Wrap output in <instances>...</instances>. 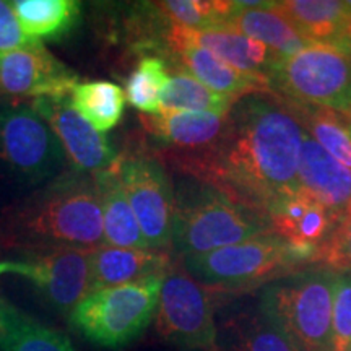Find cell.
Masks as SVG:
<instances>
[{"mask_svg": "<svg viewBox=\"0 0 351 351\" xmlns=\"http://www.w3.org/2000/svg\"><path fill=\"white\" fill-rule=\"evenodd\" d=\"M38 39L28 38L21 29L10 2L0 0V56L28 46Z\"/></svg>", "mask_w": 351, "mask_h": 351, "instance_id": "1f68e13d", "label": "cell"}, {"mask_svg": "<svg viewBox=\"0 0 351 351\" xmlns=\"http://www.w3.org/2000/svg\"><path fill=\"white\" fill-rule=\"evenodd\" d=\"M271 232L291 244L324 247L337 221L322 205L311 199L304 191L283 197L267 212Z\"/></svg>", "mask_w": 351, "mask_h": 351, "instance_id": "d6986e66", "label": "cell"}, {"mask_svg": "<svg viewBox=\"0 0 351 351\" xmlns=\"http://www.w3.org/2000/svg\"><path fill=\"white\" fill-rule=\"evenodd\" d=\"M166 59L173 60V65H178L204 83L205 86L212 88L217 93H221L228 98L238 101L243 96L252 93H267L270 90L269 82L265 78L247 75L232 69L215 57L212 52L202 49L195 44L184 41H168L166 43Z\"/></svg>", "mask_w": 351, "mask_h": 351, "instance_id": "e0dca14e", "label": "cell"}, {"mask_svg": "<svg viewBox=\"0 0 351 351\" xmlns=\"http://www.w3.org/2000/svg\"><path fill=\"white\" fill-rule=\"evenodd\" d=\"M140 124L152 145L148 148L165 166H173L186 178L200 179L226 137L230 112H171L140 116Z\"/></svg>", "mask_w": 351, "mask_h": 351, "instance_id": "ba28073f", "label": "cell"}, {"mask_svg": "<svg viewBox=\"0 0 351 351\" xmlns=\"http://www.w3.org/2000/svg\"><path fill=\"white\" fill-rule=\"evenodd\" d=\"M350 351H351V348H350Z\"/></svg>", "mask_w": 351, "mask_h": 351, "instance_id": "8d00e7d4", "label": "cell"}, {"mask_svg": "<svg viewBox=\"0 0 351 351\" xmlns=\"http://www.w3.org/2000/svg\"><path fill=\"white\" fill-rule=\"evenodd\" d=\"M234 103V99L205 86L178 65H173V73L160 96L161 111L171 112L228 114Z\"/></svg>", "mask_w": 351, "mask_h": 351, "instance_id": "484cf974", "label": "cell"}, {"mask_svg": "<svg viewBox=\"0 0 351 351\" xmlns=\"http://www.w3.org/2000/svg\"><path fill=\"white\" fill-rule=\"evenodd\" d=\"M168 41L195 44L202 49L212 52L215 57L231 65L232 69L247 73V75L265 78V80L269 77L271 65L280 59L265 44L232 32V29L223 28V26L186 29L171 23L168 33H166L165 44Z\"/></svg>", "mask_w": 351, "mask_h": 351, "instance_id": "2e32d148", "label": "cell"}, {"mask_svg": "<svg viewBox=\"0 0 351 351\" xmlns=\"http://www.w3.org/2000/svg\"><path fill=\"white\" fill-rule=\"evenodd\" d=\"M351 348V271H337L332 306V340L328 351Z\"/></svg>", "mask_w": 351, "mask_h": 351, "instance_id": "f546056e", "label": "cell"}, {"mask_svg": "<svg viewBox=\"0 0 351 351\" xmlns=\"http://www.w3.org/2000/svg\"><path fill=\"white\" fill-rule=\"evenodd\" d=\"M103 213L104 244L122 249L150 251L127 199L116 168L93 174Z\"/></svg>", "mask_w": 351, "mask_h": 351, "instance_id": "44dd1931", "label": "cell"}, {"mask_svg": "<svg viewBox=\"0 0 351 351\" xmlns=\"http://www.w3.org/2000/svg\"><path fill=\"white\" fill-rule=\"evenodd\" d=\"M335 276L322 265L280 276L261 289L258 309L301 351H328Z\"/></svg>", "mask_w": 351, "mask_h": 351, "instance_id": "5b68a950", "label": "cell"}, {"mask_svg": "<svg viewBox=\"0 0 351 351\" xmlns=\"http://www.w3.org/2000/svg\"><path fill=\"white\" fill-rule=\"evenodd\" d=\"M345 7H346V12H348V15H350V19H351V0H346Z\"/></svg>", "mask_w": 351, "mask_h": 351, "instance_id": "836d02e7", "label": "cell"}, {"mask_svg": "<svg viewBox=\"0 0 351 351\" xmlns=\"http://www.w3.org/2000/svg\"><path fill=\"white\" fill-rule=\"evenodd\" d=\"M8 271H10V263H8V261L0 262V275L8 274Z\"/></svg>", "mask_w": 351, "mask_h": 351, "instance_id": "d6a6232c", "label": "cell"}, {"mask_svg": "<svg viewBox=\"0 0 351 351\" xmlns=\"http://www.w3.org/2000/svg\"><path fill=\"white\" fill-rule=\"evenodd\" d=\"M77 73L47 51L43 41L0 56V98L12 103L47 96H69Z\"/></svg>", "mask_w": 351, "mask_h": 351, "instance_id": "4fadbf2b", "label": "cell"}, {"mask_svg": "<svg viewBox=\"0 0 351 351\" xmlns=\"http://www.w3.org/2000/svg\"><path fill=\"white\" fill-rule=\"evenodd\" d=\"M301 191L322 205L337 225L351 208V171L328 155L304 130L298 166Z\"/></svg>", "mask_w": 351, "mask_h": 351, "instance_id": "9a60e30c", "label": "cell"}, {"mask_svg": "<svg viewBox=\"0 0 351 351\" xmlns=\"http://www.w3.org/2000/svg\"><path fill=\"white\" fill-rule=\"evenodd\" d=\"M348 52H350V56H351V41L348 43Z\"/></svg>", "mask_w": 351, "mask_h": 351, "instance_id": "d590c367", "label": "cell"}, {"mask_svg": "<svg viewBox=\"0 0 351 351\" xmlns=\"http://www.w3.org/2000/svg\"><path fill=\"white\" fill-rule=\"evenodd\" d=\"M155 327L158 335L169 343L197 351H219L212 295L181 263H173L165 275Z\"/></svg>", "mask_w": 351, "mask_h": 351, "instance_id": "30bf717a", "label": "cell"}, {"mask_svg": "<svg viewBox=\"0 0 351 351\" xmlns=\"http://www.w3.org/2000/svg\"><path fill=\"white\" fill-rule=\"evenodd\" d=\"M226 341L230 351H301L258 306L230 320Z\"/></svg>", "mask_w": 351, "mask_h": 351, "instance_id": "83f0119b", "label": "cell"}, {"mask_svg": "<svg viewBox=\"0 0 351 351\" xmlns=\"http://www.w3.org/2000/svg\"><path fill=\"white\" fill-rule=\"evenodd\" d=\"M0 351H77L64 333L44 326L0 295Z\"/></svg>", "mask_w": 351, "mask_h": 351, "instance_id": "603a6c76", "label": "cell"}, {"mask_svg": "<svg viewBox=\"0 0 351 351\" xmlns=\"http://www.w3.org/2000/svg\"><path fill=\"white\" fill-rule=\"evenodd\" d=\"M285 101L302 129L328 155L351 171V116L327 108L298 104L288 99Z\"/></svg>", "mask_w": 351, "mask_h": 351, "instance_id": "cb8c5ba5", "label": "cell"}, {"mask_svg": "<svg viewBox=\"0 0 351 351\" xmlns=\"http://www.w3.org/2000/svg\"><path fill=\"white\" fill-rule=\"evenodd\" d=\"M181 265L208 291H245L280 276L322 265V249L291 244L269 232L200 256L182 257Z\"/></svg>", "mask_w": 351, "mask_h": 351, "instance_id": "277c9868", "label": "cell"}, {"mask_svg": "<svg viewBox=\"0 0 351 351\" xmlns=\"http://www.w3.org/2000/svg\"><path fill=\"white\" fill-rule=\"evenodd\" d=\"M150 251L169 252L174 221V186L166 166L145 147H127L114 165Z\"/></svg>", "mask_w": 351, "mask_h": 351, "instance_id": "9c48e42d", "label": "cell"}, {"mask_svg": "<svg viewBox=\"0 0 351 351\" xmlns=\"http://www.w3.org/2000/svg\"><path fill=\"white\" fill-rule=\"evenodd\" d=\"M171 252L179 257L207 254L271 232L269 218L212 184L186 178L174 187Z\"/></svg>", "mask_w": 351, "mask_h": 351, "instance_id": "3957f363", "label": "cell"}, {"mask_svg": "<svg viewBox=\"0 0 351 351\" xmlns=\"http://www.w3.org/2000/svg\"><path fill=\"white\" fill-rule=\"evenodd\" d=\"M29 108L54 132L70 168L96 174L116 165L117 153L109 138L83 119L72 108L69 96L38 98Z\"/></svg>", "mask_w": 351, "mask_h": 351, "instance_id": "5bb4252c", "label": "cell"}, {"mask_svg": "<svg viewBox=\"0 0 351 351\" xmlns=\"http://www.w3.org/2000/svg\"><path fill=\"white\" fill-rule=\"evenodd\" d=\"M346 38H348V41H351V21L346 26Z\"/></svg>", "mask_w": 351, "mask_h": 351, "instance_id": "e575fe53", "label": "cell"}, {"mask_svg": "<svg viewBox=\"0 0 351 351\" xmlns=\"http://www.w3.org/2000/svg\"><path fill=\"white\" fill-rule=\"evenodd\" d=\"M165 275L91 291L70 313V326L83 339L117 350L143 333L155 317Z\"/></svg>", "mask_w": 351, "mask_h": 351, "instance_id": "52a82bcc", "label": "cell"}, {"mask_svg": "<svg viewBox=\"0 0 351 351\" xmlns=\"http://www.w3.org/2000/svg\"><path fill=\"white\" fill-rule=\"evenodd\" d=\"M302 135L282 96L274 91L243 96L232 104L226 137L199 181L267 217L275 202L301 189Z\"/></svg>", "mask_w": 351, "mask_h": 351, "instance_id": "6da1fadb", "label": "cell"}, {"mask_svg": "<svg viewBox=\"0 0 351 351\" xmlns=\"http://www.w3.org/2000/svg\"><path fill=\"white\" fill-rule=\"evenodd\" d=\"M271 10L287 20L306 41L346 46L351 21L345 2L339 0H280Z\"/></svg>", "mask_w": 351, "mask_h": 351, "instance_id": "ffe728a7", "label": "cell"}, {"mask_svg": "<svg viewBox=\"0 0 351 351\" xmlns=\"http://www.w3.org/2000/svg\"><path fill=\"white\" fill-rule=\"evenodd\" d=\"M171 265V252L122 249L101 244L91 251V291L166 275Z\"/></svg>", "mask_w": 351, "mask_h": 351, "instance_id": "ac0fdd59", "label": "cell"}, {"mask_svg": "<svg viewBox=\"0 0 351 351\" xmlns=\"http://www.w3.org/2000/svg\"><path fill=\"white\" fill-rule=\"evenodd\" d=\"M104 244L103 213L93 174L64 169L0 213V254L29 256Z\"/></svg>", "mask_w": 351, "mask_h": 351, "instance_id": "7a4b0ae2", "label": "cell"}, {"mask_svg": "<svg viewBox=\"0 0 351 351\" xmlns=\"http://www.w3.org/2000/svg\"><path fill=\"white\" fill-rule=\"evenodd\" d=\"M322 267L333 271H351V208L324 244Z\"/></svg>", "mask_w": 351, "mask_h": 351, "instance_id": "4dcf8cb0", "label": "cell"}, {"mask_svg": "<svg viewBox=\"0 0 351 351\" xmlns=\"http://www.w3.org/2000/svg\"><path fill=\"white\" fill-rule=\"evenodd\" d=\"M69 99L72 108L101 134L119 124L125 109L122 88L104 80L77 83Z\"/></svg>", "mask_w": 351, "mask_h": 351, "instance_id": "4316f807", "label": "cell"}, {"mask_svg": "<svg viewBox=\"0 0 351 351\" xmlns=\"http://www.w3.org/2000/svg\"><path fill=\"white\" fill-rule=\"evenodd\" d=\"M65 153L49 125L29 106L0 108V161L29 182H46L62 173Z\"/></svg>", "mask_w": 351, "mask_h": 351, "instance_id": "8fae6325", "label": "cell"}, {"mask_svg": "<svg viewBox=\"0 0 351 351\" xmlns=\"http://www.w3.org/2000/svg\"><path fill=\"white\" fill-rule=\"evenodd\" d=\"M270 90L298 104L351 116V56L346 46L313 43L271 65Z\"/></svg>", "mask_w": 351, "mask_h": 351, "instance_id": "8992f818", "label": "cell"}, {"mask_svg": "<svg viewBox=\"0 0 351 351\" xmlns=\"http://www.w3.org/2000/svg\"><path fill=\"white\" fill-rule=\"evenodd\" d=\"M10 274L25 276L59 313L70 314L91 293V251L57 249L16 257Z\"/></svg>", "mask_w": 351, "mask_h": 351, "instance_id": "7c38bea8", "label": "cell"}, {"mask_svg": "<svg viewBox=\"0 0 351 351\" xmlns=\"http://www.w3.org/2000/svg\"><path fill=\"white\" fill-rule=\"evenodd\" d=\"M28 38H60L80 20L82 3L75 0H15L10 2Z\"/></svg>", "mask_w": 351, "mask_h": 351, "instance_id": "d4e9b609", "label": "cell"}, {"mask_svg": "<svg viewBox=\"0 0 351 351\" xmlns=\"http://www.w3.org/2000/svg\"><path fill=\"white\" fill-rule=\"evenodd\" d=\"M169 80L168 62L160 56H143L125 83V99L145 116L161 112L160 96Z\"/></svg>", "mask_w": 351, "mask_h": 351, "instance_id": "f1b7e54d", "label": "cell"}, {"mask_svg": "<svg viewBox=\"0 0 351 351\" xmlns=\"http://www.w3.org/2000/svg\"><path fill=\"white\" fill-rule=\"evenodd\" d=\"M232 7L234 10L219 26L265 44L278 57H289L313 44L306 41L287 20L271 10L274 5L267 8H238L232 0Z\"/></svg>", "mask_w": 351, "mask_h": 351, "instance_id": "7402d4cb", "label": "cell"}]
</instances>
